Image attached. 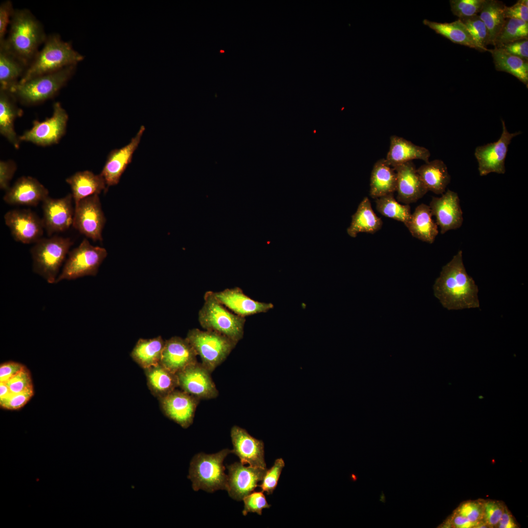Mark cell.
I'll use <instances>...</instances> for the list:
<instances>
[{"instance_id": "1", "label": "cell", "mask_w": 528, "mask_h": 528, "mask_svg": "<svg viewBox=\"0 0 528 528\" xmlns=\"http://www.w3.org/2000/svg\"><path fill=\"white\" fill-rule=\"evenodd\" d=\"M433 290L435 297L448 310L480 307L478 288L466 271L461 250L442 267Z\"/></svg>"}, {"instance_id": "2", "label": "cell", "mask_w": 528, "mask_h": 528, "mask_svg": "<svg viewBox=\"0 0 528 528\" xmlns=\"http://www.w3.org/2000/svg\"><path fill=\"white\" fill-rule=\"evenodd\" d=\"M3 49L27 67L47 38L41 23L27 9H14Z\"/></svg>"}, {"instance_id": "3", "label": "cell", "mask_w": 528, "mask_h": 528, "mask_svg": "<svg viewBox=\"0 0 528 528\" xmlns=\"http://www.w3.org/2000/svg\"><path fill=\"white\" fill-rule=\"evenodd\" d=\"M84 58L59 35H51L47 37L42 49L38 51L18 83H23L67 66H76Z\"/></svg>"}, {"instance_id": "4", "label": "cell", "mask_w": 528, "mask_h": 528, "mask_svg": "<svg viewBox=\"0 0 528 528\" xmlns=\"http://www.w3.org/2000/svg\"><path fill=\"white\" fill-rule=\"evenodd\" d=\"M74 242L68 237L42 238L30 249L34 273L49 284L56 283L61 267Z\"/></svg>"}, {"instance_id": "5", "label": "cell", "mask_w": 528, "mask_h": 528, "mask_svg": "<svg viewBox=\"0 0 528 528\" xmlns=\"http://www.w3.org/2000/svg\"><path fill=\"white\" fill-rule=\"evenodd\" d=\"M198 320L204 330L220 333L237 343L243 337L245 318L235 314L221 304L212 291H207L204 295Z\"/></svg>"}, {"instance_id": "6", "label": "cell", "mask_w": 528, "mask_h": 528, "mask_svg": "<svg viewBox=\"0 0 528 528\" xmlns=\"http://www.w3.org/2000/svg\"><path fill=\"white\" fill-rule=\"evenodd\" d=\"M231 450L224 449L213 454L198 453L192 458L188 478L192 483L194 491L199 489L213 492L227 488V475L225 474L223 461Z\"/></svg>"}, {"instance_id": "7", "label": "cell", "mask_w": 528, "mask_h": 528, "mask_svg": "<svg viewBox=\"0 0 528 528\" xmlns=\"http://www.w3.org/2000/svg\"><path fill=\"white\" fill-rule=\"evenodd\" d=\"M76 67L67 66L23 83H18L9 91L17 100L25 105L40 103L52 98L66 84L74 73Z\"/></svg>"}, {"instance_id": "8", "label": "cell", "mask_w": 528, "mask_h": 528, "mask_svg": "<svg viewBox=\"0 0 528 528\" xmlns=\"http://www.w3.org/2000/svg\"><path fill=\"white\" fill-rule=\"evenodd\" d=\"M186 338L200 357L202 364L211 373L226 359L237 344L220 333L197 328L189 330Z\"/></svg>"}, {"instance_id": "9", "label": "cell", "mask_w": 528, "mask_h": 528, "mask_svg": "<svg viewBox=\"0 0 528 528\" xmlns=\"http://www.w3.org/2000/svg\"><path fill=\"white\" fill-rule=\"evenodd\" d=\"M107 255L105 248L93 246L87 239H83L77 247L69 252L56 283L64 280L95 276Z\"/></svg>"}, {"instance_id": "10", "label": "cell", "mask_w": 528, "mask_h": 528, "mask_svg": "<svg viewBox=\"0 0 528 528\" xmlns=\"http://www.w3.org/2000/svg\"><path fill=\"white\" fill-rule=\"evenodd\" d=\"M502 132L497 141L478 146L474 153L481 176L491 173L504 174L506 172L505 160L512 139L522 133L520 131L509 132L505 121L501 119Z\"/></svg>"}, {"instance_id": "11", "label": "cell", "mask_w": 528, "mask_h": 528, "mask_svg": "<svg viewBox=\"0 0 528 528\" xmlns=\"http://www.w3.org/2000/svg\"><path fill=\"white\" fill-rule=\"evenodd\" d=\"M98 195L84 198L75 205L72 225L94 242L102 241V231L106 221Z\"/></svg>"}, {"instance_id": "12", "label": "cell", "mask_w": 528, "mask_h": 528, "mask_svg": "<svg viewBox=\"0 0 528 528\" xmlns=\"http://www.w3.org/2000/svg\"><path fill=\"white\" fill-rule=\"evenodd\" d=\"M68 119L61 104L55 102L51 116L41 122L34 120L32 128L19 136V140L42 146L56 144L65 133Z\"/></svg>"}, {"instance_id": "13", "label": "cell", "mask_w": 528, "mask_h": 528, "mask_svg": "<svg viewBox=\"0 0 528 528\" xmlns=\"http://www.w3.org/2000/svg\"><path fill=\"white\" fill-rule=\"evenodd\" d=\"M4 220L16 242L30 244L42 238L44 230L42 219L30 209L9 210Z\"/></svg>"}, {"instance_id": "14", "label": "cell", "mask_w": 528, "mask_h": 528, "mask_svg": "<svg viewBox=\"0 0 528 528\" xmlns=\"http://www.w3.org/2000/svg\"><path fill=\"white\" fill-rule=\"evenodd\" d=\"M181 390L198 399L216 398L219 392L211 376V373L198 361L176 374Z\"/></svg>"}, {"instance_id": "15", "label": "cell", "mask_w": 528, "mask_h": 528, "mask_svg": "<svg viewBox=\"0 0 528 528\" xmlns=\"http://www.w3.org/2000/svg\"><path fill=\"white\" fill-rule=\"evenodd\" d=\"M69 194L60 198L47 197L42 202L44 228L47 235L64 232L72 225L75 207Z\"/></svg>"}, {"instance_id": "16", "label": "cell", "mask_w": 528, "mask_h": 528, "mask_svg": "<svg viewBox=\"0 0 528 528\" xmlns=\"http://www.w3.org/2000/svg\"><path fill=\"white\" fill-rule=\"evenodd\" d=\"M228 470L226 490L232 499L241 501L253 492L262 481L267 468L245 466L241 462L227 466Z\"/></svg>"}, {"instance_id": "17", "label": "cell", "mask_w": 528, "mask_h": 528, "mask_svg": "<svg viewBox=\"0 0 528 528\" xmlns=\"http://www.w3.org/2000/svg\"><path fill=\"white\" fill-rule=\"evenodd\" d=\"M429 207L440 233L458 229L462 224L463 218L460 201L457 193L448 189L440 197H433Z\"/></svg>"}, {"instance_id": "18", "label": "cell", "mask_w": 528, "mask_h": 528, "mask_svg": "<svg viewBox=\"0 0 528 528\" xmlns=\"http://www.w3.org/2000/svg\"><path fill=\"white\" fill-rule=\"evenodd\" d=\"M162 413L183 428L193 423L199 399L181 390L175 389L158 399Z\"/></svg>"}, {"instance_id": "19", "label": "cell", "mask_w": 528, "mask_h": 528, "mask_svg": "<svg viewBox=\"0 0 528 528\" xmlns=\"http://www.w3.org/2000/svg\"><path fill=\"white\" fill-rule=\"evenodd\" d=\"M145 130V126H141L128 144L120 149L112 150L109 154L100 173L105 181L107 191L110 186L119 183L122 175L132 161L133 154L138 147Z\"/></svg>"}, {"instance_id": "20", "label": "cell", "mask_w": 528, "mask_h": 528, "mask_svg": "<svg viewBox=\"0 0 528 528\" xmlns=\"http://www.w3.org/2000/svg\"><path fill=\"white\" fill-rule=\"evenodd\" d=\"M233 446L232 453L236 455L243 464L266 468L264 458V443L251 436L245 429L234 426L231 430Z\"/></svg>"}, {"instance_id": "21", "label": "cell", "mask_w": 528, "mask_h": 528, "mask_svg": "<svg viewBox=\"0 0 528 528\" xmlns=\"http://www.w3.org/2000/svg\"><path fill=\"white\" fill-rule=\"evenodd\" d=\"M396 175V199L404 204L417 201L428 192L412 161L393 167Z\"/></svg>"}, {"instance_id": "22", "label": "cell", "mask_w": 528, "mask_h": 528, "mask_svg": "<svg viewBox=\"0 0 528 528\" xmlns=\"http://www.w3.org/2000/svg\"><path fill=\"white\" fill-rule=\"evenodd\" d=\"M48 190L37 179L29 176L18 178L3 197L11 205L36 206L49 197Z\"/></svg>"}, {"instance_id": "23", "label": "cell", "mask_w": 528, "mask_h": 528, "mask_svg": "<svg viewBox=\"0 0 528 528\" xmlns=\"http://www.w3.org/2000/svg\"><path fill=\"white\" fill-rule=\"evenodd\" d=\"M216 299L235 314L245 317L265 313L274 307L271 303L256 301L246 295L239 287L212 291Z\"/></svg>"}, {"instance_id": "24", "label": "cell", "mask_w": 528, "mask_h": 528, "mask_svg": "<svg viewBox=\"0 0 528 528\" xmlns=\"http://www.w3.org/2000/svg\"><path fill=\"white\" fill-rule=\"evenodd\" d=\"M198 356L186 339L173 336L165 342L160 364L176 374L189 365L197 362Z\"/></svg>"}, {"instance_id": "25", "label": "cell", "mask_w": 528, "mask_h": 528, "mask_svg": "<svg viewBox=\"0 0 528 528\" xmlns=\"http://www.w3.org/2000/svg\"><path fill=\"white\" fill-rule=\"evenodd\" d=\"M390 140V148L385 159L392 167L414 159L422 160L425 163L429 161L430 153L427 148L397 135L391 136Z\"/></svg>"}, {"instance_id": "26", "label": "cell", "mask_w": 528, "mask_h": 528, "mask_svg": "<svg viewBox=\"0 0 528 528\" xmlns=\"http://www.w3.org/2000/svg\"><path fill=\"white\" fill-rule=\"evenodd\" d=\"M66 181L70 187L75 205L84 198L99 195L103 191H107L101 175H95L88 170L77 172L67 177Z\"/></svg>"}, {"instance_id": "27", "label": "cell", "mask_w": 528, "mask_h": 528, "mask_svg": "<svg viewBox=\"0 0 528 528\" xmlns=\"http://www.w3.org/2000/svg\"><path fill=\"white\" fill-rule=\"evenodd\" d=\"M432 216L429 206L422 203L416 208L404 225L414 237L432 243L439 234L438 225Z\"/></svg>"}, {"instance_id": "28", "label": "cell", "mask_w": 528, "mask_h": 528, "mask_svg": "<svg viewBox=\"0 0 528 528\" xmlns=\"http://www.w3.org/2000/svg\"><path fill=\"white\" fill-rule=\"evenodd\" d=\"M16 100L10 91L0 89V132L18 149L20 140L14 129V121L22 116V110L17 105Z\"/></svg>"}, {"instance_id": "29", "label": "cell", "mask_w": 528, "mask_h": 528, "mask_svg": "<svg viewBox=\"0 0 528 528\" xmlns=\"http://www.w3.org/2000/svg\"><path fill=\"white\" fill-rule=\"evenodd\" d=\"M370 187V195L374 199L394 194L396 191V173L385 158L378 160L374 165Z\"/></svg>"}, {"instance_id": "30", "label": "cell", "mask_w": 528, "mask_h": 528, "mask_svg": "<svg viewBox=\"0 0 528 528\" xmlns=\"http://www.w3.org/2000/svg\"><path fill=\"white\" fill-rule=\"evenodd\" d=\"M417 171L428 191L442 195L451 180L447 166L439 159L425 163Z\"/></svg>"}, {"instance_id": "31", "label": "cell", "mask_w": 528, "mask_h": 528, "mask_svg": "<svg viewBox=\"0 0 528 528\" xmlns=\"http://www.w3.org/2000/svg\"><path fill=\"white\" fill-rule=\"evenodd\" d=\"M382 224V220L374 212L370 200L366 197L352 215V221L347 232L350 236L355 238L359 233L374 234L381 228Z\"/></svg>"}, {"instance_id": "32", "label": "cell", "mask_w": 528, "mask_h": 528, "mask_svg": "<svg viewBox=\"0 0 528 528\" xmlns=\"http://www.w3.org/2000/svg\"><path fill=\"white\" fill-rule=\"evenodd\" d=\"M147 384L152 394L158 399L168 395L178 387L176 374L161 364L144 370Z\"/></svg>"}, {"instance_id": "33", "label": "cell", "mask_w": 528, "mask_h": 528, "mask_svg": "<svg viewBox=\"0 0 528 528\" xmlns=\"http://www.w3.org/2000/svg\"><path fill=\"white\" fill-rule=\"evenodd\" d=\"M165 342L161 336L139 339L131 353V356L143 370L160 364Z\"/></svg>"}, {"instance_id": "34", "label": "cell", "mask_w": 528, "mask_h": 528, "mask_svg": "<svg viewBox=\"0 0 528 528\" xmlns=\"http://www.w3.org/2000/svg\"><path fill=\"white\" fill-rule=\"evenodd\" d=\"M487 51L491 54L497 70L512 74L528 87V60L511 55L499 48L495 47Z\"/></svg>"}, {"instance_id": "35", "label": "cell", "mask_w": 528, "mask_h": 528, "mask_svg": "<svg viewBox=\"0 0 528 528\" xmlns=\"http://www.w3.org/2000/svg\"><path fill=\"white\" fill-rule=\"evenodd\" d=\"M423 23L452 42L481 51L464 24L458 19L453 22L440 23L425 19Z\"/></svg>"}, {"instance_id": "36", "label": "cell", "mask_w": 528, "mask_h": 528, "mask_svg": "<svg viewBox=\"0 0 528 528\" xmlns=\"http://www.w3.org/2000/svg\"><path fill=\"white\" fill-rule=\"evenodd\" d=\"M27 66L0 48V89L9 91L23 75Z\"/></svg>"}, {"instance_id": "37", "label": "cell", "mask_w": 528, "mask_h": 528, "mask_svg": "<svg viewBox=\"0 0 528 528\" xmlns=\"http://www.w3.org/2000/svg\"><path fill=\"white\" fill-rule=\"evenodd\" d=\"M505 5L496 0H484L479 16L488 33L489 44L494 45V41L501 30L506 19L504 16Z\"/></svg>"}, {"instance_id": "38", "label": "cell", "mask_w": 528, "mask_h": 528, "mask_svg": "<svg viewBox=\"0 0 528 528\" xmlns=\"http://www.w3.org/2000/svg\"><path fill=\"white\" fill-rule=\"evenodd\" d=\"M376 210L382 215L401 221L405 224L411 216L409 204H401L397 201L394 194H390L375 199Z\"/></svg>"}, {"instance_id": "39", "label": "cell", "mask_w": 528, "mask_h": 528, "mask_svg": "<svg viewBox=\"0 0 528 528\" xmlns=\"http://www.w3.org/2000/svg\"><path fill=\"white\" fill-rule=\"evenodd\" d=\"M528 23L515 19H506L494 43L495 47L518 40L528 39Z\"/></svg>"}, {"instance_id": "40", "label": "cell", "mask_w": 528, "mask_h": 528, "mask_svg": "<svg viewBox=\"0 0 528 528\" xmlns=\"http://www.w3.org/2000/svg\"><path fill=\"white\" fill-rule=\"evenodd\" d=\"M464 24L481 51H486L489 44L487 29L479 15L459 19Z\"/></svg>"}, {"instance_id": "41", "label": "cell", "mask_w": 528, "mask_h": 528, "mask_svg": "<svg viewBox=\"0 0 528 528\" xmlns=\"http://www.w3.org/2000/svg\"><path fill=\"white\" fill-rule=\"evenodd\" d=\"M454 512L465 517L473 523L481 525L479 528L485 524L484 521V505L482 499L463 502Z\"/></svg>"}, {"instance_id": "42", "label": "cell", "mask_w": 528, "mask_h": 528, "mask_svg": "<svg viewBox=\"0 0 528 528\" xmlns=\"http://www.w3.org/2000/svg\"><path fill=\"white\" fill-rule=\"evenodd\" d=\"M484 0H450L453 14L459 19L477 15L480 13Z\"/></svg>"}, {"instance_id": "43", "label": "cell", "mask_w": 528, "mask_h": 528, "mask_svg": "<svg viewBox=\"0 0 528 528\" xmlns=\"http://www.w3.org/2000/svg\"><path fill=\"white\" fill-rule=\"evenodd\" d=\"M484 521L489 528L496 527L506 506L502 502L483 500Z\"/></svg>"}, {"instance_id": "44", "label": "cell", "mask_w": 528, "mask_h": 528, "mask_svg": "<svg viewBox=\"0 0 528 528\" xmlns=\"http://www.w3.org/2000/svg\"><path fill=\"white\" fill-rule=\"evenodd\" d=\"M285 466V462L283 459L279 458L275 460L273 465L266 470L259 485L262 492H266L269 495L273 493L276 487L282 469Z\"/></svg>"}, {"instance_id": "45", "label": "cell", "mask_w": 528, "mask_h": 528, "mask_svg": "<svg viewBox=\"0 0 528 528\" xmlns=\"http://www.w3.org/2000/svg\"><path fill=\"white\" fill-rule=\"evenodd\" d=\"M34 395V387L20 393H11L6 397L0 399V406L7 410H19L23 407Z\"/></svg>"}, {"instance_id": "46", "label": "cell", "mask_w": 528, "mask_h": 528, "mask_svg": "<svg viewBox=\"0 0 528 528\" xmlns=\"http://www.w3.org/2000/svg\"><path fill=\"white\" fill-rule=\"evenodd\" d=\"M242 500L244 502L242 514L244 516L248 512H256L261 515L264 508L270 507L262 491L252 492L245 496Z\"/></svg>"}, {"instance_id": "47", "label": "cell", "mask_w": 528, "mask_h": 528, "mask_svg": "<svg viewBox=\"0 0 528 528\" xmlns=\"http://www.w3.org/2000/svg\"><path fill=\"white\" fill-rule=\"evenodd\" d=\"M6 383L13 393H20L33 387L31 373L25 366Z\"/></svg>"}, {"instance_id": "48", "label": "cell", "mask_w": 528, "mask_h": 528, "mask_svg": "<svg viewBox=\"0 0 528 528\" xmlns=\"http://www.w3.org/2000/svg\"><path fill=\"white\" fill-rule=\"evenodd\" d=\"M14 9L10 0L2 2L0 5V44H2L7 34V29L11 22Z\"/></svg>"}, {"instance_id": "49", "label": "cell", "mask_w": 528, "mask_h": 528, "mask_svg": "<svg viewBox=\"0 0 528 528\" xmlns=\"http://www.w3.org/2000/svg\"><path fill=\"white\" fill-rule=\"evenodd\" d=\"M504 16L505 19H515L528 21V0H519L512 6H505Z\"/></svg>"}, {"instance_id": "50", "label": "cell", "mask_w": 528, "mask_h": 528, "mask_svg": "<svg viewBox=\"0 0 528 528\" xmlns=\"http://www.w3.org/2000/svg\"><path fill=\"white\" fill-rule=\"evenodd\" d=\"M505 52L528 60V39H522L513 42L502 45L498 47Z\"/></svg>"}, {"instance_id": "51", "label": "cell", "mask_w": 528, "mask_h": 528, "mask_svg": "<svg viewBox=\"0 0 528 528\" xmlns=\"http://www.w3.org/2000/svg\"><path fill=\"white\" fill-rule=\"evenodd\" d=\"M17 170L16 163L12 160L0 161V188L6 191L10 187V182Z\"/></svg>"}, {"instance_id": "52", "label": "cell", "mask_w": 528, "mask_h": 528, "mask_svg": "<svg viewBox=\"0 0 528 528\" xmlns=\"http://www.w3.org/2000/svg\"><path fill=\"white\" fill-rule=\"evenodd\" d=\"M481 525L473 523L465 517L454 512L439 528H479Z\"/></svg>"}, {"instance_id": "53", "label": "cell", "mask_w": 528, "mask_h": 528, "mask_svg": "<svg viewBox=\"0 0 528 528\" xmlns=\"http://www.w3.org/2000/svg\"><path fill=\"white\" fill-rule=\"evenodd\" d=\"M23 364L14 361H7L0 365V382H6L24 367Z\"/></svg>"}, {"instance_id": "54", "label": "cell", "mask_w": 528, "mask_h": 528, "mask_svg": "<svg viewBox=\"0 0 528 528\" xmlns=\"http://www.w3.org/2000/svg\"><path fill=\"white\" fill-rule=\"evenodd\" d=\"M499 528H516L518 525L510 512L506 506L504 512L497 526Z\"/></svg>"}, {"instance_id": "55", "label": "cell", "mask_w": 528, "mask_h": 528, "mask_svg": "<svg viewBox=\"0 0 528 528\" xmlns=\"http://www.w3.org/2000/svg\"><path fill=\"white\" fill-rule=\"evenodd\" d=\"M11 393L6 382H0V399L6 397Z\"/></svg>"}, {"instance_id": "56", "label": "cell", "mask_w": 528, "mask_h": 528, "mask_svg": "<svg viewBox=\"0 0 528 528\" xmlns=\"http://www.w3.org/2000/svg\"><path fill=\"white\" fill-rule=\"evenodd\" d=\"M220 52H224V51L223 50H221Z\"/></svg>"}]
</instances>
